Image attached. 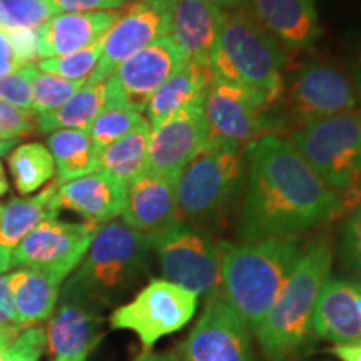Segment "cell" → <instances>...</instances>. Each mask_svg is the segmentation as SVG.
<instances>
[{"label": "cell", "instance_id": "50", "mask_svg": "<svg viewBox=\"0 0 361 361\" xmlns=\"http://www.w3.org/2000/svg\"><path fill=\"white\" fill-rule=\"evenodd\" d=\"M54 361H74V360H62V358H56Z\"/></svg>", "mask_w": 361, "mask_h": 361}, {"label": "cell", "instance_id": "39", "mask_svg": "<svg viewBox=\"0 0 361 361\" xmlns=\"http://www.w3.org/2000/svg\"><path fill=\"white\" fill-rule=\"evenodd\" d=\"M8 39H11L13 57H16L17 67L34 66V62H39V52H37V30H27V29H17V30H7Z\"/></svg>", "mask_w": 361, "mask_h": 361}, {"label": "cell", "instance_id": "10", "mask_svg": "<svg viewBox=\"0 0 361 361\" xmlns=\"http://www.w3.org/2000/svg\"><path fill=\"white\" fill-rule=\"evenodd\" d=\"M358 104L353 78L331 62H308L293 74L288 85V109L300 128L348 114L356 111Z\"/></svg>", "mask_w": 361, "mask_h": 361}, {"label": "cell", "instance_id": "17", "mask_svg": "<svg viewBox=\"0 0 361 361\" xmlns=\"http://www.w3.org/2000/svg\"><path fill=\"white\" fill-rule=\"evenodd\" d=\"M104 319L97 306L62 295L61 305L47 324L49 353L62 360L85 361L102 340Z\"/></svg>", "mask_w": 361, "mask_h": 361}, {"label": "cell", "instance_id": "3", "mask_svg": "<svg viewBox=\"0 0 361 361\" xmlns=\"http://www.w3.org/2000/svg\"><path fill=\"white\" fill-rule=\"evenodd\" d=\"M283 45L250 8L223 12L209 56L211 78L238 85L266 109L283 94Z\"/></svg>", "mask_w": 361, "mask_h": 361}, {"label": "cell", "instance_id": "6", "mask_svg": "<svg viewBox=\"0 0 361 361\" xmlns=\"http://www.w3.org/2000/svg\"><path fill=\"white\" fill-rule=\"evenodd\" d=\"M288 141L340 197L343 211L361 206V112L306 124Z\"/></svg>", "mask_w": 361, "mask_h": 361}, {"label": "cell", "instance_id": "40", "mask_svg": "<svg viewBox=\"0 0 361 361\" xmlns=\"http://www.w3.org/2000/svg\"><path fill=\"white\" fill-rule=\"evenodd\" d=\"M22 331L17 322L13 298L7 283V274H0V335L16 338Z\"/></svg>", "mask_w": 361, "mask_h": 361}, {"label": "cell", "instance_id": "15", "mask_svg": "<svg viewBox=\"0 0 361 361\" xmlns=\"http://www.w3.org/2000/svg\"><path fill=\"white\" fill-rule=\"evenodd\" d=\"M202 109L209 129L211 142L228 144L241 149L266 135L269 124L263 109L238 85L211 78Z\"/></svg>", "mask_w": 361, "mask_h": 361}, {"label": "cell", "instance_id": "22", "mask_svg": "<svg viewBox=\"0 0 361 361\" xmlns=\"http://www.w3.org/2000/svg\"><path fill=\"white\" fill-rule=\"evenodd\" d=\"M126 192L128 186L97 171L59 184L57 196L61 207L82 216L85 223L102 226L123 214Z\"/></svg>", "mask_w": 361, "mask_h": 361}, {"label": "cell", "instance_id": "16", "mask_svg": "<svg viewBox=\"0 0 361 361\" xmlns=\"http://www.w3.org/2000/svg\"><path fill=\"white\" fill-rule=\"evenodd\" d=\"M209 144L211 135L201 99L159 128L151 129L146 171L176 180L180 171Z\"/></svg>", "mask_w": 361, "mask_h": 361}, {"label": "cell", "instance_id": "30", "mask_svg": "<svg viewBox=\"0 0 361 361\" xmlns=\"http://www.w3.org/2000/svg\"><path fill=\"white\" fill-rule=\"evenodd\" d=\"M13 186L22 196L32 194L56 176V164L49 149L40 142L13 147L7 157Z\"/></svg>", "mask_w": 361, "mask_h": 361}, {"label": "cell", "instance_id": "44", "mask_svg": "<svg viewBox=\"0 0 361 361\" xmlns=\"http://www.w3.org/2000/svg\"><path fill=\"white\" fill-rule=\"evenodd\" d=\"M202 2L209 4L221 12H234L247 7L250 0H202Z\"/></svg>", "mask_w": 361, "mask_h": 361}, {"label": "cell", "instance_id": "1", "mask_svg": "<svg viewBox=\"0 0 361 361\" xmlns=\"http://www.w3.org/2000/svg\"><path fill=\"white\" fill-rule=\"evenodd\" d=\"M247 188L238 236L298 238L343 213L341 201L288 139L266 134L246 147Z\"/></svg>", "mask_w": 361, "mask_h": 361}, {"label": "cell", "instance_id": "45", "mask_svg": "<svg viewBox=\"0 0 361 361\" xmlns=\"http://www.w3.org/2000/svg\"><path fill=\"white\" fill-rule=\"evenodd\" d=\"M134 361H180L178 356L173 353H152V351H144L142 355H139Z\"/></svg>", "mask_w": 361, "mask_h": 361}, {"label": "cell", "instance_id": "8", "mask_svg": "<svg viewBox=\"0 0 361 361\" xmlns=\"http://www.w3.org/2000/svg\"><path fill=\"white\" fill-rule=\"evenodd\" d=\"M149 236L166 281L206 298L219 290L221 252L213 238L183 221Z\"/></svg>", "mask_w": 361, "mask_h": 361}, {"label": "cell", "instance_id": "32", "mask_svg": "<svg viewBox=\"0 0 361 361\" xmlns=\"http://www.w3.org/2000/svg\"><path fill=\"white\" fill-rule=\"evenodd\" d=\"M56 13L52 0H0V29L39 30Z\"/></svg>", "mask_w": 361, "mask_h": 361}, {"label": "cell", "instance_id": "34", "mask_svg": "<svg viewBox=\"0 0 361 361\" xmlns=\"http://www.w3.org/2000/svg\"><path fill=\"white\" fill-rule=\"evenodd\" d=\"M102 42L104 39L90 45V47L67 54V56L40 59L35 67L40 72H45V74L57 75V78L67 80H84V82H87L99 64V59H101Z\"/></svg>", "mask_w": 361, "mask_h": 361}, {"label": "cell", "instance_id": "20", "mask_svg": "<svg viewBox=\"0 0 361 361\" xmlns=\"http://www.w3.org/2000/svg\"><path fill=\"white\" fill-rule=\"evenodd\" d=\"M121 13L106 12H61L37 30L39 61L82 51L106 37Z\"/></svg>", "mask_w": 361, "mask_h": 361}, {"label": "cell", "instance_id": "19", "mask_svg": "<svg viewBox=\"0 0 361 361\" xmlns=\"http://www.w3.org/2000/svg\"><path fill=\"white\" fill-rule=\"evenodd\" d=\"M313 331L333 345L361 341V279L329 278L316 301Z\"/></svg>", "mask_w": 361, "mask_h": 361}, {"label": "cell", "instance_id": "27", "mask_svg": "<svg viewBox=\"0 0 361 361\" xmlns=\"http://www.w3.org/2000/svg\"><path fill=\"white\" fill-rule=\"evenodd\" d=\"M47 149L56 164L57 183L64 184L97 173L101 151L94 146L87 130L61 129L47 137Z\"/></svg>", "mask_w": 361, "mask_h": 361}, {"label": "cell", "instance_id": "5", "mask_svg": "<svg viewBox=\"0 0 361 361\" xmlns=\"http://www.w3.org/2000/svg\"><path fill=\"white\" fill-rule=\"evenodd\" d=\"M151 251V236L130 229L123 221L99 226L62 295L79 298L97 308L109 305L112 298L137 281Z\"/></svg>", "mask_w": 361, "mask_h": 361}, {"label": "cell", "instance_id": "51", "mask_svg": "<svg viewBox=\"0 0 361 361\" xmlns=\"http://www.w3.org/2000/svg\"><path fill=\"white\" fill-rule=\"evenodd\" d=\"M0 211H2V206H0Z\"/></svg>", "mask_w": 361, "mask_h": 361}, {"label": "cell", "instance_id": "12", "mask_svg": "<svg viewBox=\"0 0 361 361\" xmlns=\"http://www.w3.org/2000/svg\"><path fill=\"white\" fill-rule=\"evenodd\" d=\"M99 226L47 219L24 238L11 258V268L47 271L64 279L82 263Z\"/></svg>", "mask_w": 361, "mask_h": 361}, {"label": "cell", "instance_id": "46", "mask_svg": "<svg viewBox=\"0 0 361 361\" xmlns=\"http://www.w3.org/2000/svg\"><path fill=\"white\" fill-rule=\"evenodd\" d=\"M353 74H355V78H353L355 85H356V89H358V96H360V101H361V51L358 54V57H356Z\"/></svg>", "mask_w": 361, "mask_h": 361}, {"label": "cell", "instance_id": "11", "mask_svg": "<svg viewBox=\"0 0 361 361\" xmlns=\"http://www.w3.org/2000/svg\"><path fill=\"white\" fill-rule=\"evenodd\" d=\"M179 0H135L106 34L99 64L85 84L107 80L123 62L147 45L168 37Z\"/></svg>", "mask_w": 361, "mask_h": 361}, {"label": "cell", "instance_id": "14", "mask_svg": "<svg viewBox=\"0 0 361 361\" xmlns=\"http://www.w3.org/2000/svg\"><path fill=\"white\" fill-rule=\"evenodd\" d=\"M184 62L186 59L171 35L147 45L123 62L107 79L109 106L144 112L156 90Z\"/></svg>", "mask_w": 361, "mask_h": 361}, {"label": "cell", "instance_id": "37", "mask_svg": "<svg viewBox=\"0 0 361 361\" xmlns=\"http://www.w3.org/2000/svg\"><path fill=\"white\" fill-rule=\"evenodd\" d=\"M0 101L24 111H32V85L24 67L0 78Z\"/></svg>", "mask_w": 361, "mask_h": 361}, {"label": "cell", "instance_id": "7", "mask_svg": "<svg viewBox=\"0 0 361 361\" xmlns=\"http://www.w3.org/2000/svg\"><path fill=\"white\" fill-rule=\"evenodd\" d=\"M241 179V149L211 142L176 179L179 216L200 221L218 214L231 201Z\"/></svg>", "mask_w": 361, "mask_h": 361}, {"label": "cell", "instance_id": "42", "mask_svg": "<svg viewBox=\"0 0 361 361\" xmlns=\"http://www.w3.org/2000/svg\"><path fill=\"white\" fill-rule=\"evenodd\" d=\"M16 71H19V67H17L16 57H13L11 39H8L7 30L0 29V78Z\"/></svg>", "mask_w": 361, "mask_h": 361}, {"label": "cell", "instance_id": "25", "mask_svg": "<svg viewBox=\"0 0 361 361\" xmlns=\"http://www.w3.org/2000/svg\"><path fill=\"white\" fill-rule=\"evenodd\" d=\"M7 283L22 329L37 326L54 314L62 279L47 271L20 268L7 274Z\"/></svg>", "mask_w": 361, "mask_h": 361}, {"label": "cell", "instance_id": "35", "mask_svg": "<svg viewBox=\"0 0 361 361\" xmlns=\"http://www.w3.org/2000/svg\"><path fill=\"white\" fill-rule=\"evenodd\" d=\"M37 116L0 101V141H17L37 134Z\"/></svg>", "mask_w": 361, "mask_h": 361}, {"label": "cell", "instance_id": "28", "mask_svg": "<svg viewBox=\"0 0 361 361\" xmlns=\"http://www.w3.org/2000/svg\"><path fill=\"white\" fill-rule=\"evenodd\" d=\"M151 126L144 119L128 135L101 151L99 171L111 176L117 183L129 186L133 180L146 173Z\"/></svg>", "mask_w": 361, "mask_h": 361}, {"label": "cell", "instance_id": "36", "mask_svg": "<svg viewBox=\"0 0 361 361\" xmlns=\"http://www.w3.org/2000/svg\"><path fill=\"white\" fill-rule=\"evenodd\" d=\"M47 345V336L42 326L25 328L7 346L4 361H39Z\"/></svg>", "mask_w": 361, "mask_h": 361}, {"label": "cell", "instance_id": "41", "mask_svg": "<svg viewBox=\"0 0 361 361\" xmlns=\"http://www.w3.org/2000/svg\"><path fill=\"white\" fill-rule=\"evenodd\" d=\"M129 0H52L57 13L61 12H106L114 11L128 4Z\"/></svg>", "mask_w": 361, "mask_h": 361}, {"label": "cell", "instance_id": "48", "mask_svg": "<svg viewBox=\"0 0 361 361\" xmlns=\"http://www.w3.org/2000/svg\"><path fill=\"white\" fill-rule=\"evenodd\" d=\"M13 340L12 336H7V335H0V361H4V355H6V350L7 346L11 345V341Z\"/></svg>", "mask_w": 361, "mask_h": 361}, {"label": "cell", "instance_id": "29", "mask_svg": "<svg viewBox=\"0 0 361 361\" xmlns=\"http://www.w3.org/2000/svg\"><path fill=\"white\" fill-rule=\"evenodd\" d=\"M109 106L107 97V80L97 84H85L59 109L37 116L39 133L51 134L61 129L87 130L96 117Z\"/></svg>", "mask_w": 361, "mask_h": 361}, {"label": "cell", "instance_id": "31", "mask_svg": "<svg viewBox=\"0 0 361 361\" xmlns=\"http://www.w3.org/2000/svg\"><path fill=\"white\" fill-rule=\"evenodd\" d=\"M32 85V112L47 114L62 107L84 87V80H67L57 75L40 72L35 66L24 67Z\"/></svg>", "mask_w": 361, "mask_h": 361}, {"label": "cell", "instance_id": "38", "mask_svg": "<svg viewBox=\"0 0 361 361\" xmlns=\"http://www.w3.org/2000/svg\"><path fill=\"white\" fill-rule=\"evenodd\" d=\"M341 256L345 264L361 278V206L356 207L343 226Z\"/></svg>", "mask_w": 361, "mask_h": 361}, {"label": "cell", "instance_id": "33", "mask_svg": "<svg viewBox=\"0 0 361 361\" xmlns=\"http://www.w3.org/2000/svg\"><path fill=\"white\" fill-rule=\"evenodd\" d=\"M146 117L142 116V112L128 109V107H107L90 123L87 133L94 146L102 151L128 135Z\"/></svg>", "mask_w": 361, "mask_h": 361}, {"label": "cell", "instance_id": "9", "mask_svg": "<svg viewBox=\"0 0 361 361\" xmlns=\"http://www.w3.org/2000/svg\"><path fill=\"white\" fill-rule=\"evenodd\" d=\"M200 296L166 279H152L129 303L112 311L109 323L114 329H129L137 335L144 351L162 336L173 335L191 322Z\"/></svg>", "mask_w": 361, "mask_h": 361}, {"label": "cell", "instance_id": "13", "mask_svg": "<svg viewBox=\"0 0 361 361\" xmlns=\"http://www.w3.org/2000/svg\"><path fill=\"white\" fill-rule=\"evenodd\" d=\"M184 361H255L251 331L228 303L221 288L206 306L183 345Z\"/></svg>", "mask_w": 361, "mask_h": 361}, {"label": "cell", "instance_id": "24", "mask_svg": "<svg viewBox=\"0 0 361 361\" xmlns=\"http://www.w3.org/2000/svg\"><path fill=\"white\" fill-rule=\"evenodd\" d=\"M223 12L202 0H179L173 17L171 39L186 62L209 71V56Z\"/></svg>", "mask_w": 361, "mask_h": 361}, {"label": "cell", "instance_id": "23", "mask_svg": "<svg viewBox=\"0 0 361 361\" xmlns=\"http://www.w3.org/2000/svg\"><path fill=\"white\" fill-rule=\"evenodd\" d=\"M59 183L49 184L37 196L13 197L0 211V274L11 269L12 252L30 231L61 213Z\"/></svg>", "mask_w": 361, "mask_h": 361}, {"label": "cell", "instance_id": "43", "mask_svg": "<svg viewBox=\"0 0 361 361\" xmlns=\"http://www.w3.org/2000/svg\"><path fill=\"white\" fill-rule=\"evenodd\" d=\"M329 353L335 355L340 361H361V341L335 345L329 348Z\"/></svg>", "mask_w": 361, "mask_h": 361}, {"label": "cell", "instance_id": "21", "mask_svg": "<svg viewBox=\"0 0 361 361\" xmlns=\"http://www.w3.org/2000/svg\"><path fill=\"white\" fill-rule=\"evenodd\" d=\"M256 20L288 49H308L322 35L314 0H250Z\"/></svg>", "mask_w": 361, "mask_h": 361}, {"label": "cell", "instance_id": "26", "mask_svg": "<svg viewBox=\"0 0 361 361\" xmlns=\"http://www.w3.org/2000/svg\"><path fill=\"white\" fill-rule=\"evenodd\" d=\"M211 80V72L207 69L184 62L179 71L156 90L146 107V119L151 129L159 128L166 121L186 109L191 104L201 101L207 84Z\"/></svg>", "mask_w": 361, "mask_h": 361}, {"label": "cell", "instance_id": "4", "mask_svg": "<svg viewBox=\"0 0 361 361\" xmlns=\"http://www.w3.org/2000/svg\"><path fill=\"white\" fill-rule=\"evenodd\" d=\"M300 251L298 238H273L243 245L219 243L221 293L255 335Z\"/></svg>", "mask_w": 361, "mask_h": 361}, {"label": "cell", "instance_id": "2", "mask_svg": "<svg viewBox=\"0 0 361 361\" xmlns=\"http://www.w3.org/2000/svg\"><path fill=\"white\" fill-rule=\"evenodd\" d=\"M333 250L328 239H316L300 251L291 273L261 323L258 336L268 361H296L314 336L316 301L331 274Z\"/></svg>", "mask_w": 361, "mask_h": 361}, {"label": "cell", "instance_id": "47", "mask_svg": "<svg viewBox=\"0 0 361 361\" xmlns=\"http://www.w3.org/2000/svg\"><path fill=\"white\" fill-rule=\"evenodd\" d=\"M8 192V179L6 176V169H4L2 161H0V197L6 196Z\"/></svg>", "mask_w": 361, "mask_h": 361}, {"label": "cell", "instance_id": "18", "mask_svg": "<svg viewBox=\"0 0 361 361\" xmlns=\"http://www.w3.org/2000/svg\"><path fill=\"white\" fill-rule=\"evenodd\" d=\"M123 223L139 233L154 234L180 221L176 180L144 173L128 186Z\"/></svg>", "mask_w": 361, "mask_h": 361}, {"label": "cell", "instance_id": "49", "mask_svg": "<svg viewBox=\"0 0 361 361\" xmlns=\"http://www.w3.org/2000/svg\"><path fill=\"white\" fill-rule=\"evenodd\" d=\"M13 146H16V141H0V156L11 152Z\"/></svg>", "mask_w": 361, "mask_h": 361}]
</instances>
